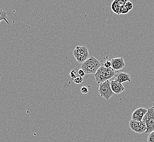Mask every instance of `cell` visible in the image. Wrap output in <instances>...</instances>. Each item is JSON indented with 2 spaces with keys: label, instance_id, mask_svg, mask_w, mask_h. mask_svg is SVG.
<instances>
[{
  "label": "cell",
  "instance_id": "cell-18",
  "mask_svg": "<svg viewBox=\"0 0 154 142\" xmlns=\"http://www.w3.org/2000/svg\"><path fill=\"white\" fill-rule=\"evenodd\" d=\"M125 6L130 11L131 9L133 8V4L132 3V2H131L130 1L125 5Z\"/></svg>",
  "mask_w": 154,
  "mask_h": 142
},
{
  "label": "cell",
  "instance_id": "cell-6",
  "mask_svg": "<svg viewBox=\"0 0 154 142\" xmlns=\"http://www.w3.org/2000/svg\"><path fill=\"white\" fill-rule=\"evenodd\" d=\"M129 126L131 130L137 133H145L147 128L144 122H138L131 120L129 122Z\"/></svg>",
  "mask_w": 154,
  "mask_h": 142
},
{
  "label": "cell",
  "instance_id": "cell-14",
  "mask_svg": "<svg viewBox=\"0 0 154 142\" xmlns=\"http://www.w3.org/2000/svg\"><path fill=\"white\" fill-rule=\"evenodd\" d=\"M102 66H103L104 67L106 68H112V63L110 60H107L105 62H104L103 65H102Z\"/></svg>",
  "mask_w": 154,
  "mask_h": 142
},
{
  "label": "cell",
  "instance_id": "cell-9",
  "mask_svg": "<svg viewBox=\"0 0 154 142\" xmlns=\"http://www.w3.org/2000/svg\"><path fill=\"white\" fill-rule=\"evenodd\" d=\"M110 88L114 94H120L125 90L124 86L121 83L116 80H110Z\"/></svg>",
  "mask_w": 154,
  "mask_h": 142
},
{
  "label": "cell",
  "instance_id": "cell-5",
  "mask_svg": "<svg viewBox=\"0 0 154 142\" xmlns=\"http://www.w3.org/2000/svg\"><path fill=\"white\" fill-rule=\"evenodd\" d=\"M110 80H107L103 83L100 84L98 92L101 97L103 98L106 100H109L114 95L110 88Z\"/></svg>",
  "mask_w": 154,
  "mask_h": 142
},
{
  "label": "cell",
  "instance_id": "cell-20",
  "mask_svg": "<svg viewBox=\"0 0 154 142\" xmlns=\"http://www.w3.org/2000/svg\"><path fill=\"white\" fill-rule=\"evenodd\" d=\"M78 74L79 76H80V77H83L85 75V72L83 71V69L81 68L80 69H79L78 71Z\"/></svg>",
  "mask_w": 154,
  "mask_h": 142
},
{
  "label": "cell",
  "instance_id": "cell-13",
  "mask_svg": "<svg viewBox=\"0 0 154 142\" xmlns=\"http://www.w3.org/2000/svg\"><path fill=\"white\" fill-rule=\"evenodd\" d=\"M120 7L124 6L126 3L128 2L130 0H114Z\"/></svg>",
  "mask_w": 154,
  "mask_h": 142
},
{
  "label": "cell",
  "instance_id": "cell-8",
  "mask_svg": "<svg viewBox=\"0 0 154 142\" xmlns=\"http://www.w3.org/2000/svg\"><path fill=\"white\" fill-rule=\"evenodd\" d=\"M112 63V68L114 71H119L124 68L126 65L123 57H117L110 60Z\"/></svg>",
  "mask_w": 154,
  "mask_h": 142
},
{
  "label": "cell",
  "instance_id": "cell-11",
  "mask_svg": "<svg viewBox=\"0 0 154 142\" xmlns=\"http://www.w3.org/2000/svg\"><path fill=\"white\" fill-rule=\"evenodd\" d=\"M111 9L114 13H115L116 14H117L118 15H120L121 7L119 6L114 1H113V2L111 5Z\"/></svg>",
  "mask_w": 154,
  "mask_h": 142
},
{
  "label": "cell",
  "instance_id": "cell-19",
  "mask_svg": "<svg viewBox=\"0 0 154 142\" xmlns=\"http://www.w3.org/2000/svg\"><path fill=\"white\" fill-rule=\"evenodd\" d=\"M80 91L83 94H87L89 92V89L86 86H83L80 89Z\"/></svg>",
  "mask_w": 154,
  "mask_h": 142
},
{
  "label": "cell",
  "instance_id": "cell-21",
  "mask_svg": "<svg viewBox=\"0 0 154 142\" xmlns=\"http://www.w3.org/2000/svg\"><path fill=\"white\" fill-rule=\"evenodd\" d=\"M153 106V107H154V103H153V106Z\"/></svg>",
  "mask_w": 154,
  "mask_h": 142
},
{
  "label": "cell",
  "instance_id": "cell-10",
  "mask_svg": "<svg viewBox=\"0 0 154 142\" xmlns=\"http://www.w3.org/2000/svg\"><path fill=\"white\" fill-rule=\"evenodd\" d=\"M116 77H115V79L116 82H118L119 83L122 84L125 82H131V77L130 74H128L126 72H119L117 73L116 74Z\"/></svg>",
  "mask_w": 154,
  "mask_h": 142
},
{
  "label": "cell",
  "instance_id": "cell-7",
  "mask_svg": "<svg viewBox=\"0 0 154 142\" xmlns=\"http://www.w3.org/2000/svg\"><path fill=\"white\" fill-rule=\"evenodd\" d=\"M147 111L148 109L143 107H140L137 109L132 113V120L138 122H142L143 117L147 113Z\"/></svg>",
  "mask_w": 154,
  "mask_h": 142
},
{
  "label": "cell",
  "instance_id": "cell-12",
  "mask_svg": "<svg viewBox=\"0 0 154 142\" xmlns=\"http://www.w3.org/2000/svg\"><path fill=\"white\" fill-rule=\"evenodd\" d=\"M73 80L74 83H75L77 84H79L83 83V77H80V76L78 75L77 77H75L74 79H73Z\"/></svg>",
  "mask_w": 154,
  "mask_h": 142
},
{
  "label": "cell",
  "instance_id": "cell-4",
  "mask_svg": "<svg viewBox=\"0 0 154 142\" xmlns=\"http://www.w3.org/2000/svg\"><path fill=\"white\" fill-rule=\"evenodd\" d=\"M73 54L77 61L80 63H83L89 58V51L85 46H77Z\"/></svg>",
  "mask_w": 154,
  "mask_h": 142
},
{
  "label": "cell",
  "instance_id": "cell-3",
  "mask_svg": "<svg viewBox=\"0 0 154 142\" xmlns=\"http://www.w3.org/2000/svg\"><path fill=\"white\" fill-rule=\"evenodd\" d=\"M143 122H145L147 130L146 134H150L154 131V108L152 106L148 109L147 113L143 117Z\"/></svg>",
  "mask_w": 154,
  "mask_h": 142
},
{
  "label": "cell",
  "instance_id": "cell-1",
  "mask_svg": "<svg viewBox=\"0 0 154 142\" xmlns=\"http://www.w3.org/2000/svg\"><path fill=\"white\" fill-rule=\"evenodd\" d=\"M116 74V71L113 68H106L102 66L95 74V80L98 84H101L107 80H110Z\"/></svg>",
  "mask_w": 154,
  "mask_h": 142
},
{
  "label": "cell",
  "instance_id": "cell-2",
  "mask_svg": "<svg viewBox=\"0 0 154 142\" xmlns=\"http://www.w3.org/2000/svg\"><path fill=\"white\" fill-rule=\"evenodd\" d=\"M101 66L102 63L98 60L94 56H90L88 59L82 63L81 68L85 72V74H95Z\"/></svg>",
  "mask_w": 154,
  "mask_h": 142
},
{
  "label": "cell",
  "instance_id": "cell-15",
  "mask_svg": "<svg viewBox=\"0 0 154 142\" xmlns=\"http://www.w3.org/2000/svg\"><path fill=\"white\" fill-rule=\"evenodd\" d=\"M130 12V11L125 7V6H122L120 9V14H126Z\"/></svg>",
  "mask_w": 154,
  "mask_h": 142
},
{
  "label": "cell",
  "instance_id": "cell-16",
  "mask_svg": "<svg viewBox=\"0 0 154 142\" xmlns=\"http://www.w3.org/2000/svg\"><path fill=\"white\" fill-rule=\"evenodd\" d=\"M69 75H70V77H71L72 79H74V78L77 77L78 74V72H77V71H75V69H73V70H72L71 71Z\"/></svg>",
  "mask_w": 154,
  "mask_h": 142
},
{
  "label": "cell",
  "instance_id": "cell-17",
  "mask_svg": "<svg viewBox=\"0 0 154 142\" xmlns=\"http://www.w3.org/2000/svg\"><path fill=\"white\" fill-rule=\"evenodd\" d=\"M148 142H154V131L149 134L148 137Z\"/></svg>",
  "mask_w": 154,
  "mask_h": 142
}]
</instances>
